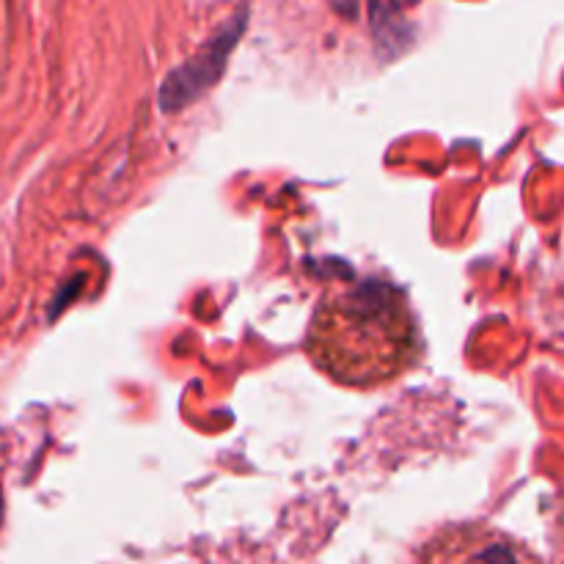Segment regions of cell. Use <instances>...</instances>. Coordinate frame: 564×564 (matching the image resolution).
Instances as JSON below:
<instances>
[{
  "mask_svg": "<svg viewBox=\"0 0 564 564\" xmlns=\"http://www.w3.org/2000/svg\"><path fill=\"white\" fill-rule=\"evenodd\" d=\"M0 521H3V494H0Z\"/></svg>",
  "mask_w": 564,
  "mask_h": 564,
  "instance_id": "obj_4",
  "label": "cell"
},
{
  "mask_svg": "<svg viewBox=\"0 0 564 564\" xmlns=\"http://www.w3.org/2000/svg\"><path fill=\"white\" fill-rule=\"evenodd\" d=\"M411 564H545L532 545L482 521L446 523L416 549Z\"/></svg>",
  "mask_w": 564,
  "mask_h": 564,
  "instance_id": "obj_2",
  "label": "cell"
},
{
  "mask_svg": "<svg viewBox=\"0 0 564 564\" xmlns=\"http://www.w3.org/2000/svg\"><path fill=\"white\" fill-rule=\"evenodd\" d=\"M551 540H554L556 564H564V507H562L560 518L554 521V532H551Z\"/></svg>",
  "mask_w": 564,
  "mask_h": 564,
  "instance_id": "obj_3",
  "label": "cell"
},
{
  "mask_svg": "<svg viewBox=\"0 0 564 564\" xmlns=\"http://www.w3.org/2000/svg\"><path fill=\"white\" fill-rule=\"evenodd\" d=\"M303 352L330 383L375 391L419 367L424 339L405 290L383 279H356L323 292Z\"/></svg>",
  "mask_w": 564,
  "mask_h": 564,
  "instance_id": "obj_1",
  "label": "cell"
}]
</instances>
